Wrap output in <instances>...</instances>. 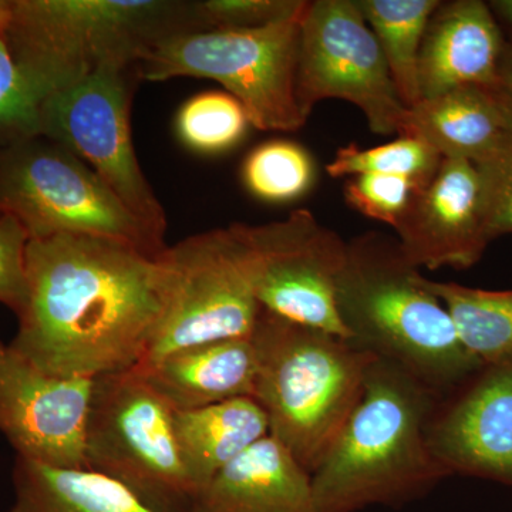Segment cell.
I'll return each instance as SVG.
<instances>
[{
	"mask_svg": "<svg viewBox=\"0 0 512 512\" xmlns=\"http://www.w3.org/2000/svg\"><path fill=\"white\" fill-rule=\"evenodd\" d=\"M305 0H205L192 3L197 30H247L298 18Z\"/></svg>",
	"mask_w": 512,
	"mask_h": 512,
	"instance_id": "83f0119b",
	"label": "cell"
},
{
	"mask_svg": "<svg viewBox=\"0 0 512 512\" xmlns=\"http://www.w3.org/2000/svg\"><path fill=\"white\" fill-rule=\"evenodd\" d=\"M251 342L254 399L266 414L269 436L312 474L359 403L376 357L349 339L264 309Z\"/></svg>",
	"mask_w": 512,
	"mask_h": 512,
	"instance_id": "277c9868",
	"label": "cell"
},
{
	"mask_svg": "<svg viewBox=\"0 0 512 512\" xmlns=\"http://www.w3.org/2000/svg\"><path fill=\"white\" fill-rule=\"evenodd\" d=\"M315 177L311 154L286 140H272L256 147L242 167L249 192L268 202H289L302 197L311 190Z\"/></svg>",
	"mask_w": 512,
	"mask_h": 512,
	"instance_id": "d4e9b609",
	"label": "cell"
},
{
	"mask_svg": "<svg viewBox=\"0 0 512 512\" xmlns=\"http://www.w3.org/2000/svg\"><path fill=\"white\" fill-rule=\"evenodd\" d=\"M301 18L258 29L191 30L165 36L138 59V79L214 80L244 107L251 126L299 130L308 121L296 100Z\"/></svg>",
	"mask_w": 512,
	"mask_h": 512,
	"instance_id": "8992f818",
	"label": "cell"
},
{
	"mask_svg": "<svg viewBox=\"0 0 512 512\" xmlns=\"http://www.w3.org/2000/svg\"><path fill=\"white\" fill-rule=\"evenodd\" d=\"M0 212L15 215L30 239L86 235L150 256L167 248L89 165L45 137L18 141L0 153Z\"/></svg>",
	"mask_w": 512,
	"mask_h": 512,
	"instance_id": "ba28073f",
	"label": "cell"
},
{
	"mask_svg": "<svg viewBox=\"0 0 512 512\" xmlns=\"http://www.w3.org/2000/svg\"><path fill=\"white\" fill-rule=\"evenodd\" d=\"M447 309L464 348L484 366L512 356V291H484L424 278Z\"/></svg>",
	"mask_w": 512,
	"mask_h": 512,
	"instance_id": "603a6c76",
	"label": "cell"
},
{
	"mask_svg": "<svg viewBox=\"0 0 512 512\" xmlns=\"http://www.w3.org/2000/svg\"><path fill=\"white\" fill-rule=\"evenodd\" d=\"M336 308L346 339L439 399L484 367L464 348L447 309L392 235L372 231L348 242Z\"/></svg>",
	"mask_w": 512,
	"mask_h": 512,
	"instance_id": "7a4b0ae2",
	"label": "cell"
},
{
	"mask_svg": "<svg viewBox=\"0 0 512 512\" xmlns=\"http://www.w3.org/2000/svg\"><path fill=\"white\" fill-rule=\"evenodd\" d=\"M8 10V0H0V18L5 15Z\"/></svg>",
	"mask_w": 512,
	"mask_h": 512,
	"instance_id": "836d02e7",
	"label": "cell"
},
{
	"mask_svg": "<svg viewBox=\"0 0 512 512\" xmlns=\"http://www.w3.org/2000/svg\"><path fill=\"white\" fill-rule=\"evenodd\" d=\"M441 160L443 157L421 138L400 136L392 143L365 150L356 144L339 148L335 158L326 165V173L332 178L359 174L397 175L423 188L433 180Z\"/></svg>",
	"mask_w": 512,
	"mask_h": 512,
	"instance_id": "cb8c5ba5",
	"label": "cell"
},
{
	"mask_svg": "<svg viewBox=\"0 0 512 512\" xmlns=\"http://www.w3.org/2000/svg\"><path fill=\"white\" fill-rule=\"evenodd\" d=\"M394 231L403 255L417 269L476 265L491 242L477 165L443 157L433 180L414 192Z\"/></svg>",
	"mask_w": 512,
	"mask_h": 512,
	"instance_id": "9a60e30c",
	"label": "cell"
},
{
	"mask_svg": "<svg viewBox=\"0 0 512 512\" xmlns=\"http://www.w3.org/2000/svg\"><path fill=\"white\" fill-rule=\"evenodd\" d=\"M427 444L448 476L512 487V356L480 372L434 404Z\"/></svg>",
	"mask_w": 512,
	"mask_h": 512,
	"instance_id": "5bb4252c",
	"label": "cell"
},
{
	"mask_svg": "<svg viewBox=\"0 0 512 512\" xmlns=\"http://www.w3.org/2000/svg\"><path fill=\"white\" fill-rule=\"evenodd\" d=\"M158 261L163 309L140 365L202 343L251 338L262 308L232 227L185 238L165 248Z\"/></svg>",
	"mask_w": 512,
	"mask_h": 512,
	"instance_id": "9c48e42d",
	"label": "cell"
},
{
	"mask_svg": "<svg viewBox=\"0 0 512 512\" xmlns=\"http://www.w3.org/2000/svg\"><path fill=\"white\" fill-rule=\"evenodd\" d=\"M372 29L406 109L421 101L419 57L427 23L439 0H356Z\"/></svg>",
	"mask_w": 512,
	"mask_h": 512,
	"instance_id": "7402d4cb",
	"label": "cell"
},
{
	"mask_svg": "<svg viewBox=\"0 0 512 512\" xmlns=\"http://www.w3.org/2000/svg\"><path fill=\"white\" fill-rule=\"evenodd\" d=\"M28 298L9 343L47 375L97 379L136 369L163 309L158 256L113 239H30Z\"/></svg>",
	"mask_w": 512,
	"mask_h": 512,
	"instance_id": "6da1fadb",
	"label": "cell"
},
{
	"mask_svg": "<svg viewBox=\"0 0 512 512\" xmlns=\"http://www.w3.org/2000/svg\"><path fill=\"white\" fill-rule=\"evenodd\" d=\"M490 90L512 126V46L504 50L497 82Z\"/></svg>",
	"mask_w": 512,
	"mask_h": 512,
	"instance_id": "1f68e13d",
	"label": "cell"
},
{
	"mask_svg": "<svg viewBox=\"0 0 512 512\" xmlns=\"http://www.w3.org/2000/svg\"><path fill=\"white\" fill-rule=\"evenodd\" d=\"M437 400L399 367L376 359L359 403L312 473L316 512L397 507L450 477L427 444Z\"/></svg>",
	"mask_w": 512,
	"mask_h": 512,
	"instance_id": "3957f363",
	"label": "cell"
},
{
	"mask_svg": "<svg viewBox=\"0 0 512 512\" xmlns=\"http://www.w3.org/2000/svg\"><path fill=\"white\" fill-rule=\"evenodd\" d=\"M87 470L126 487L154 512H191L195 490L181 460L174 410L136 369L94 379Z\"/></svg>",
	"mask_w": 512,
	"mask_h": 512,
	"instance_id": "52a82bcc",
	"label": "cell"
},
{
	"mask_svg": "<svg viewBox=\"0 0 512 512\" xmlns=\"http://www.w3.org/2000/svg\"><path fill=\"white\" fill-rule=\"evenodd\" d=\"M181 460L195 498L222 468L269 434L268 419L252 397L174 412Z\"/></svg>",
	"mask_w": 512,
	"mask_h": 512,
	"instance_id": "ffe728a7",
	"label": "cell"
},
{
	"mask_svg": "<svg viewBox=\"0 0 512 512\" xmlns=\"http://www.w3.org/2000/svg\"><path fill=\"white\" fill-rule=\"evenodd\" d=\"M252 292L264 311L346 338L336 288L348 242L308 210L261 225L232 224Z\"/></svg>",
	"mask_w": 512,
	"mask_h": 512,
	"instance_id": "7c38bea8",
	"label": "cell"
},
{
	"mask_svg": "<svg viewBox=\"0 0 512 512\" xmlns=\"http://www.w3.org/2000/svg\"><path fill=\"white\" fill-rule=\"evenodd\" d=\"M191 512H316L312 474L268 434L202 488Z\"/></svg>",
	"mask_w": 512,
	"mask_h": 512,
	"instance_id": "e0dca14e",
	"label": "cell"
},
{
	"mask_svg": "<svg viewBox=\"0 0 512 512\" xmlns=\"http://www.w3.org/2000/svg\"><path fill=\"white\" fill-rule=\"evenodd\" d=\"M30 235L22 222L0 212V303L16 313L22 312L28 298L26 251Z\"/></svg>",
	"mask_w": 512,
	"mask_h": 512,
	"instance_id": "f546056e",
	"label": "cell"
},
{
	"mask_svg": "<svg viewBox=\"0 0 512 512\" xmlns=\"http://www.w3.org/2000/svg\"><path fill=\"white\" fill-rule=\"evenodd\" d=\"M419 190L409 178L383 174L352 175L343 185V195L353 210L393 229Z\"/></svg>",
	"mask_w": 512,
	"mask_h": 512,
	"instance_id": "f1b7e54d",
	"label": "cell"
},
{
	"mask_svg": "<svg viewBox=\"0 0 512 512\" xmlns=\"http://www.w3.org/2000/svg\"><path fill=\"white\" fill-rule=\"evenodd\" d=\"M94 379L47 375L0 340V433L18 457L86 468L84 439Z\"/></svg>",
	"mask_w": 512,
	"mask_h": 512,
	"instance_id": "4fadbf2b",
	"label": "cell"
},
{
	"mask_svg": "<svg viewBox=\"0 0 512 512\" xmlns=\"http://www.w3.org/2000/svg\"><path fill=\"white\" fill-rule=\"evenodd\" d=\"M500 26L481 0L440 2L427 23L419 57L421 100L497 82L504 55Z\"/></svg>",
	"mask_w": 512,
	"mask_h": 512,
	"instance_id": "2e32d148",
	"label": "cell"
},
{
	"mask_svg": "<svg viewBox=\"0 0 512 512\" xmlns=\"http://www.w3.org/2000/svg\"><path fill=\"white\" fill-rule=\"evenodd\" d=\"M477 168L483 183L485 228L493 241L512 234V146Z\"/></svg>",
	"mask_w": 512,
	"mask_h": 512,
	"instance_id": "4dcf8cb0",
	"label": "cell"
},
{
	"mask_svg": "<svg viewBox=\"0 0 512 512\" xmlns=\"http://www.w3.org/2000/svg\"><path fill=\"white\" fill-rule=\"evenodd\" d=\"M249 124L244 107L227 92H205L191 97L175 120L180 140L201 154L231 150L247 134Z\"/></svg>",
	"mask_w": 512,
	"mask_h": 512,
	"instance_id": "484cf974",
	"label": "cell"
},
{
	"mask_svg": "<svg viewBox=\"0 0 512 512\" xmlns=\"http://www.w3.org/2000/svg\"><path fill=\"white\" fill-rule=\"evenodd\" d=\"M15 500L8 512H154L123 485L87 468L16 458Z\"/></svg>",
	"mask_w": 512,
	"mask_h": 512,
	"instance_id": "44dd1931",
	"label": "cell"
},
{
	"mask_svg": "<svg viewBox=\"0 0 512 512\" xmlns=\"http://www.w3.org/2000/svg\"><path fill=\"white\" fill-rule=\"evenodd\" d=\"M197 30L192 3L167 0H9L6 37L39 99L107 63L137 66L151 43Z\"/></svg>",
	"mask_w": 512,
	"mask_h": 512,
	"instance_id": "5b68a950",
	"label": "cell"
},
{
	"mask_svg": "<svg viewBox=\"0 0 512 512\" xmlns=\"http://www.w3.org/2000/svg\"><path fill=\"white\" fill-rule=\"evenodd\" d=\"M174 412L252 397L256 356L251 338L202 343L136 367Z\"/></svg>",
	"mask_w": 512,
	"mask_h": 512,
	"instance_id": "ac0fdd59",
	"label": "cell"
},
{
	"mask_svg": "<svg viewBox=\"0 0 512 512\" xmlns=\"http://www.w3.org/2000/svg\"><path fill=\"white\" fill-rule=\"evenodd\" d=\"M328 99L355 104L372 133L402 136L409 109L356 0H315L302 13L296 100L309 119Z\"/></svg>",
	"mask_w": 512,
	"mask_h": 512,
	"instance_id": "8fae6325",
	"label": "cell"
},
{
	"mask_svg": "<svg viewBox=\"0 0 512 512\" xmlns=\"http://www.w3.org/2000/svg\"><path fill=\"white\" fill-rule=\"evenodd\" d=\"M131 74L107 63L42 103V137L55 141L99 175L134 217L164 241L167 217L141 170L131 136Z\"/></svg>",
	"mask_w": 512,
	"mask_h": 512,
	"instance_id": "30bf717a",
	"label": "cell"
},
{
	"mask_svg": "<svg viewBox=\"0 0 512 512\" xmlns=\"http://www.w3.org/2000/svg\"><path fill=\"white\" fill-rule=\"evenodd\" d=\"M8 19L9 5L0 18V137L13 144L42 137V100L10 52Z\"/></svg>",
	"mask_w": 512,
	"mask_h": 512,
	"instance_id": "4316f807",
	"label": "cell"
},
{
	"mask_svg": "<svg viewBox=\"0 0 512 512\" xmlns=\"http://www.w3.org/2000/svg\"><path fill=\"white\" fill-rule=\"evenodd\" d=\"M402 136L419 137L441 157L461 158L477 167L512 146L510 120L491 90L478 86L421 100L407 111Z\"/></svg>",
	"mask_w": 512,
	"mask_h": 512,
	"instance_id": "d6986e66",
	"label": "cell"
},
{
	"mask_svg": "<svg viewBox=\"0 0 512 512\" xmlns=\"http://www.w3.org/2000/svg\"><path fill=\"white\" fill-rule=\"evenodd\" d=\"M491 10H494L498 18L504 20L505 23L512 28V0H498V2H491Z\"/></svg>",
	"mask_w": 512,
	"mask_h": 512,
	"instance_id": "d6a6232c",
	"label": "cell"
}]
</instances>
